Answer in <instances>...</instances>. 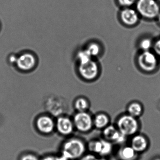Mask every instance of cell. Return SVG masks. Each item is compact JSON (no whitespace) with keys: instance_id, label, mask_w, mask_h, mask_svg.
I'll return each mask as SVG.
<instances>
[{"instance_id":"1","label":"cell","mask_w":160,"mask_h":160,"mask_svg":"<svg viewBox=\"0 0 160 160\" xmlns=\"http://www.w3.org/2000/svg\"><path fill=\"white\" fill-rule=\"evenodd\" d=\"M87 148L82 139L78 138H72L62 144L61 155L68 160H78L85 154Z\"/></svg>"},{"instance_id":"2","label":"cell","mask_w":160,"mask_h":160,"mask_svg":"<svg viewBox=\"0 0 160 160\" xmlns=\"http://www.w3.org/2000/svg\"><path fill=\"white\" fill-rule=\"evenodd\" d=\"M136 11L139 16L147 19H153L160 13V6L155 0H137Z\"/></svg>"},{"instance_id":"3","label":"cell","mask_w":160,"mask_h":160,"mask_svg":"<svg viewBox=\"0 0 160 160\" xmlns=\"http://www.w3.org/2000/svg\"><path fill=\"white\" fill-rule=\"evenodd\" d=\"M117 127L121 133L128 137L135 135L138 132L139 125L136 118L126 114L118 119Z\"/></svg>"},{"instance_id":"4","label":"cell","mask_w":160,"mask_h":160,"mask_svg":"<svg viewBox=\"0 0 160 160\" xmlns=\"http://www.w3.org/2000/svg\"><path fill=\"white\" fill-rule=\"evenodd\" d=\"M72 121L75 129L81 132H88L94 126L93 118L88 111L77 112Z\"/></svg>"},{"instance_id":"5","label":"cell","mask_w":160,"mask_h":160,"mask_svg":"<svg viewBox=\"0 0 160 160\" xmlns=\"http://www.w3.org/2000/svg\"><path fill=\"white\" fill-rule=\"evenodd\" d=\"M137 60L140 69L148 72H153L158 66L157 55L150 50L142 51L138 55Z\"/></svg>"},{"instance_id":"6","label":"cell","mask_w":160,"mask_h":160,"mask_svg":"<svg viewBox=\"0 0 160 160\" xmlns=\"http://www.w3.org/2000/svg\"><path fill=\"white\" fill-rule=\"evenodd\" d=\"M88 148L92 153L98 154L102 157L109 155L113 150L112 143L105 139L90 141Z\"/></svg>"},{"instance_id":"7","label":"cell","mask_w":160,"mask_h":160,"mask_svg":"<svg viewBox=\"0 0 160 160\" xmlns=\"http://www.w3.org/2000/svg\"><path fill=\"white\" fill-rule=\"evenodd\" d=\"M47 110L52 116L58 117L62 116L66 110V103L62 98L57 96H50L45 102Z\"/></svg>"},{"instance_id":"8","label":"cell","mask_w":160,"mask_h":160,"mask_svg":"<svg viewBox=\"0 0 160 160\" xmlns=\"http://www.w3.org/2000/svg\"><path fill=\"white\" fill-rule=\"evenodd\" d=\"M35 126L39 132L44 135H49L56 130V121L48 115L39 116L35 121Z\"/></svg>"},{"instance_id":"9","label":"cell","mask_w":160,"mask_h":160,"mask_svg":"<svg viewBox=\"0 0 160 160\" xmlns=\"http://www.w3.org/2000/svg\"><path fill=\"white\" fill-rule=\"evenodd\" d=\"M74 129L72 119L64 115L58 117L56 121V130L60 134L69 136L72 134Z\"/></svg>"},{"instance_id":"10","label":"cell","mask_w":160,"mask_h":160,"mask_svg":"<svg viewBox=\"0 0 160 160\" xmlns=\"http://www.w3.org/2000/svg\"><path fill=\"white\" fill-rule=\"evenodd\" d=\"M79 72L81 77L84 79L88 80H93L97 77L99 74V66L97 62L91 60L86 63L80 64Z\"/></svg>"},{"instance_id":"11","label":"cell","mask_w":160,"mask_h":160,"mask_svg":"<svg viewBox=\"0 0 160 160\" xmlns=\"http://www.w3.org/2000/svg\"><path fill=\"white\" fill-rule=\"evenodd\" d=\"M102 134L105 139L117 144H123L127 138L117 127L112 125H108L103 129Z\"/></svg>"},{"instance_id":"12","label":"cell","mask_w":160,"mask_h":160,"mask_svg":"<svg viewBox=\"0 0 160 160\" xmlns=\"http://www.w3.org/2000/svg\"><path fill=\"white\" fill-rule=\"evenodd\" d=\"M36 59L34 55L26 52L21 54L17 58L16 63L18 68L22 71H29L34 68L36 64Z\"/></svg>"},{"instance_id":"13","label":"cell","mask_w":160,"mask_h":160,"mask_svg":"<svg viewBox=\"0 0 160 160\" xmlns=\"http://www.w3.org/2000/svg\"><path fill=\"white\" fill-rule=\"evenodd\" d=\"M120 16L122 23L127 26H134L139 21V15L137 11L130 7L122 10Z\"/></svg>"},{"instance_id":"14","label":"cell","mask_w":160,"mask_h":160,"mask_svg":"<svg viewBox=\"0 0 160 160\" xmlns=\"http://www.w3.org/2000/svg\"><path fill=\"white\" fill-rule=\"evenodd\" d=\"M130 146L138 153H141L147 150L148 148V141L144 136L135 134L131 139Z\"/></svg>"},{"instance_id":"15","label":"cell","mask_w":160,"mask_h":160,"mask_svg":"<svg viewBox=\"0 0 160 160\" xmlns=\"http://www.w3.org/2000/svg\"><path fill=\"white\" fill-rule=\"evenodd\" d=\"M118 156L121 160H135L138 153L131 146H124L119 150Z\"/></svg>"},{"instance_id":"16","label":"cell","mask_w":160,"mask_h":160,"mask_svg":"<svg viewBox=\"0 0 160 160\" xmlns=\"http://www.w3.org/2000/svg\"><path fill=\"white\" fill-rule=\"evenodd\" d=\"M93 126L98 129H103L109 125V118L107 114L99 113L93 118Z\"/></svg>"},{"instance_id":"17","label":"cell","mask_w":160,"mask_h":160,"mask_svg":"<svg viewBox=\"0 0 160 160\" xmlns=\"http://www.w3.org/2000/svg\"><path fill=\"white\" fill-rule=\"evenodd\" d=\"M143 112V108L142 105L138 102L131 103L127 108L128 114L136 118L141 116Z\"/></svg>"},{"instance_id":"18","label":"cell","mask_w":160,"mask_h":160,"mask_svg":"<svg viewBox=\"0 0 160 160\" xmlns=\"http://www.w3.org/2000/svg\"><path fill=\"white\" fill-rule=\"evenodd\" d=\"M74 107L77 112L88 111L90 108V103L86 98L78 97L75 101Z\"/></svg>"},{"instance_id":"19","label":"cell","mask_w":160,"mask_h":160,"mask_svg":"<svg viewBox=\"0 0 160 160\" xmlns=\"http://www.w3.org/2000/svg\"><path fill=\"white\" fill-rule=\"evenodd\" d=\"M86 50L91 57H96L100 54L101 52V47L100 45L96 43H92L88 46Z\"/></svg>"},{"instance_id":"20","label":"cell","mask_w":160,"mask_h":160,"mask_svg":"<svg viewBox=\"0 0 160 160\" xmlns=\"http://www.w3.org/2000/svg\"><path fill=\"white\" fill-rule=\"evenodd\" d=\"M153 43L151 39L149 38H144L140 41L139 47L142 51H149L152 48Z\"/></svg>"},{"instance_id":"21","label":"cell","mask_w":160,"mask_h":160,"mask_svg":"<svg viewBox=\"0 0 160 160\" xmlns=\"http://www.w3.org/2000/svg\"><path fill=\"white\" fill-rule=\"evenodd\" d=\"M40 160H68L62 155H48Z\"/></svg>"},{"instance_id":"22","label":"cell","mask_w":160,"mask_h":160,"mask_svg":"<svg viewBox=\"0 0 160 160\" xmlns=\"http://www.w3.org/2000/svg\"><path fill=\"white\" fill-rule=\"evenodd\" d=\"M137 1V0H118L120 5L125 8L131 7L136 3Z\"/></svg>"},{"instance_id":"23","label":"cell","mask_w":160,"mask_h":160,"mask_svg":"<svg viewBox=\"0 0 160 160\" xmlns=\"http://www.w3.org/2000/svg\"><path fill=\"white\" fill-rule=\"evenodd\" d=\"M19 160H40L38 156L31 153H25L20 157Z\"/></svg>"},{"instance_id":"24","label":"cell","mask_w":160,"mask_h":160,"mask_svg":"<svg viewBox=\"0 0 160 160\" xmlns=\"http://www.w3.org/2000/svg\"><path fill=\"white\" fill-rule=\"evenodd\" d=\"M152 48L154 50V53L157 56L160 57V39H158L155 42L153 43Z\"/></svg>"},{"instance_id":"25","label":"cell","mask_w":160,"mask_h":160,"mask_svg":"<svg viewBox=\"0 0 160 160\" xmlns=\"http://www.w3.org/2000/svg\"><path fill=\"white\" fill-rule=\"evenodd\" d=\"M98 158L96 157L95 154L91 153L88 154H84L78 160H98Z\"/></svg>"},{"instance_id":"26","label":"cell","mask_w":160,"mask_h":160,"mask_svg":"<svg viewBox=\"0 0 160 160\" xmlns=\"http://www.w3.org/2000/svg\"><path fill=\"white\" fill-rule=\"evenodd\" d=\"M17 57L15 55H10L9 58V61L11 64H14L16 63L17 60Z\"/></svg>"},{"instance_id":"27","label":"cell","mask_w":160,"mask_h":160,"mask_svg":"<svg viewBox=\"0 0 160 160\" xmlns=\"http://www.w3.org/2000/svg\"><path fill=\"white\" fill-rule=\"evenodd\" d=\"M157 18H158V21H159V23L160 24V13H159V14L158 15Z\"/></svg>"},{"instance_id":"28","label":"cell","mask_w":160,"mask_h":160,"mask_svg":"<svg viewBox=\"0 0 160 160\" xmlns=\"http://www.w3.org/2000/svg\"><path fill=\"white\" fill-rule=\"evenodd\" d=\"M98 160H107L106 159L104 158H98Z\"/></svg>"},{"instance_id":"29","label":"cell","mask_w":160,"mask_h":160,"mask_svg":"<svg viewBox=\"0 0 160 160\" xmlns=\"http://www.w3.org/2000/svg\"><path fill=\"white\" fill-rule=\"evenodd\" d=\"M154 160H160V158H156V159H154Z\"/></svg>"}]
</instances>
